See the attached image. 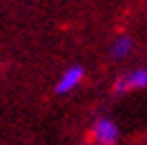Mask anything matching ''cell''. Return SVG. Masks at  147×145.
I'll list each match as a JSON object with an SVG mask.
<instances>
[{"mask_svg": "<svg viewBox=\"0 0 147 145\" xmlns=\"http://www.w3.org/2000/svg\"><path fill=\"white\" fill-rule=\"evenodd\" d=\"M89 136H92L94 143H98V145H116L120 141V127L114 118L98 116L94 121Z\"/></svg>", "mask_w": 147, "mask_h": 145, "instance_id": "6da1fadb", "label": "cell"}, {"mask_svg": "<svg viewBox=\"0 0 147 145\" xmlns=\"http://www.w3.org/2000/svg\"><path fill=\"white\" fill-rule=\"evenodd\" d=\"M140 89H147V67H136L131 72H125L114 83V91L118 96L131 94V91H140Z\"/></svg>", "mask_w": 147, "mask_h": 145, "instance_id": "7a4b0ae2", "label": "cell"}, {"mask_svg": "<svg viewBox=\"0 0 147 145\" xmlns=\"http://www.w3.org/2000/svg\"><path fill=\"white\" fill-rule=\"evenodd\" d=\"M83 78H85V69L80 67V65H71V67H67V69L60 74V78L56 81V94H58V96H67V94H71L74 89L80 87Z\"/></svg>", "mask_w": 147, "mask_h": 145, "instance_id": "3957f363", "label": "cell"}, {"mask_svg": "<svg viewBox=\"0 0 147 145\" xmlns=\"http://www.w3.org/2000/svg\"><path fill=\"white\" fill-rule=\"evenodd\" d=\"M131 49H134V40L129 36H125V34H120V36H116L114 40H111L109 45V56L114 58V60H125V58H129L131 56Z\"/></svg>", "mask_w": 147, "mask_h": 145, "instance_id": "277c9868", "label": "cell"}]
</instances>
